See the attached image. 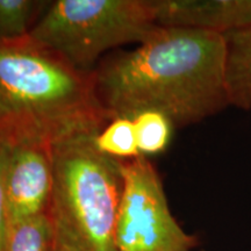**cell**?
<instances>
[{
	"label": "cell",
	"mask_w": 251,
	"mask_h": 251,
	"mask_svg": "<svg viewBox=\"0 0 251 251\" xmlns=\"http://www.w3.org/2000/svg\"><path fill=\"white\" fill-rule=\"evenodd\" d=\"M226 57L221 34L159 27L93 71L96 90L111 120L155 111L186 127L230 106Z\"/></svg>",
	"instance_id": "obj_1"
},
{
	"label": "cell",
	"mask_w": 251,
	"mask_h": 251,
	"mask_svg": "<svg viewBox=\"0 0 251 251\" xmlns=\"http://www.w3.org/2000/svg\"><path fill=\"white\" fill-rule=\"evenodd\" d=\"M111 121L83 71L29 36L0 41V140L54 147Z\"/></svg>",
	"instance_id": "obj_2"
},
{
	"label": "cell",
	"mask_w": 251,
	"mask_h": 251,
	"mask_svg": "<svg viewBox=\"0 0 251 251\" xmlns=\"http://www.w3.org/2000/svg\"><path fill=\"white\" fill-rule=\"evenodd\" d=\"M93 140L77 137L51 147L54 180L46 211L51 251H118L122 161L99 152Z\"/></svg>",
	"instance_id": "obj_3"
},
{
	"label": "cell",
	"mask_w": 251,
	"mask_h": 251,
	"mask_svg": "<svg viewBox=\"0 0 251 251\" xmlns=\"http://www.w3.org/2000/svg\"><path fill=\"white\" fill-rule=\"evenodd\" d=\"M158 29L150 0H57L29 36L87 71L107 50L141 45Z\"/></svg>",
	"instance_id": "obj_4"
},
{
	"label": "cell",
	"mask_w": 251,
	"mask_h": 251,
	"mask_svg": "<svg viewBox=\"0 0 251 251\" xmlns=\"http://www.w3.org/2000/svg\"><path fill=\"white\" fill-rule=\"evenodd\" d=\"M118 251H192L198 240L172 215L158 172L146 156L122 161Z\"/></svg>",
	"instance_id": "obj_5"
},
{
	"label": "cell",
	"mask_w": 251,
	"mask_h": 251,
	"mask_svg": "<svg viewBox=\"0 0 251 251\" xmlns=\"http://www.w3.org/2000/svg\"><path fill=\"white\" fill-rule=\"evenodd\" d=\"M7 147L5 193L12 224L46 213L54 174L51 147L35 142L7 143Z\"/></svg>",
	"instance_id": "obj_6"
},
{
	"label": "cell",
	"mask_w": 251,
	"mask_h": 251,
	"mask_svg": "<svg viewBox=\"0 0 251 251\" xmlns=\"http://www.w3.org/2000/svg\"><path fill=\"white\" fill-rule=\"evenodd\" d=\"M157 26L226 35L251 27V0H150Z\"/></svg>",
	"instance_id": "obj_7"
},
{
	"label": "cell",
	"mask_w": 251,
	"mask_h": 251,
	"mask_svg": "<svg viewBox=\"0 0 251 251\" xmlns=\"http://www.w3.org/2000/svg\"><path fill=\"white\" fill-rule=\"evenodd\" d=\"M226 74L230 106L251 109V27L226 34Z\"/></svg>",
	"instance_id": "obj_8"
},
{
	"label": "cell",
	"mask_w": 251,
	"mask_h": 251,
	"mask_svg": "<svg viewBox=\"0 0 251 251\" xmlns=\"http://www.w3.org/2000/svg\"><path fill=\"white\" fill-rule=\"evenodd\" d=\"M49 4L40 0H0V41L28 35Z\"/></svg>",
	"instance_id": "obj_9"
},
{
	"label": "cell",
	"mask_w": 251,
	"mask_h": 251,
	"mask_svg": "<svg viewBox=\"0 0 251 251\" xmlns=\"http://www.w3.org/2000/svg\"><path fill=\"white\" fill-rule=\"evenodd\" d=\"M93 142L99 152L111 158L128 161L141 156L133 119H112L94 136Z\"/></svg>",
	"instance_id": "obj_10"
},
{
	"label": "cell",
	"mask_w": 251,
	"mask_h": 251,
	"mask_svg": "<svg viewBox=\"0 0 251 251\" xmlns=\"http://www.w3.org/2000/svg\"><path fill=\"white\" fill-rule=\"evenodd\" d=\"M52 234L47 213L9 224L8 251H51Z\"/></svg>",
	"instance_id": "obj_11"
},
{
	"label": "cell",
	"mask_w": 251,
	"mask_h": 251,
	"mask_svg": "<svg viewBox=\"0 0 251 251\" xmlns=\"http://www.w3.org/2000/svg\"><path fill=\"white\" fill-rule=\"evenodd\" d=\"M133 120L140 155H156L164 151L172 135L171 121L155 111L140 113Z\"/></svg>",
	"instance_id": "obj_12"
},
{
	"label": "cell",
	"mask_w": 251,
	"mask_h": 251,
	"mask_svg": "<svg viewBox=\"0 0 251 251\" xmlns=\"http://www.w3.org/2000/svg\"><path fill=\"white\" fill-rule=\"evenodd\" d=\"M7 151V143L0 140V251H8L9 238V218L5 193V170Z\"/></svg>",
	"instance_id": "obj_13"
}]
</instances>
